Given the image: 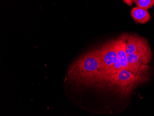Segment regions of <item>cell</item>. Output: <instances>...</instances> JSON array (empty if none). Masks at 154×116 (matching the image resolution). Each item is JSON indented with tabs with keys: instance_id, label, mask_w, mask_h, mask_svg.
I'll use <instances>...</instances> for the list:
<instances>
[{
	"instance_id": "cell-3",
	"label": "cell",
	"mask_w": 154,
	"mask_h": 116,
	"mask_svg": "<svg viewBox=\"0 0 154 116\" xmlns=\"http://www.w3.org/2000/svg\"><path fill=\"white\" fill-rule=\"evenodd\" d=\"M98 50L101 61L99 74L116 73L123 69L117 54L116 39L105 43Z\"/></svg>"
},
{
	"instance_id": "cell-4",
	"label": "cell",
	"mask_w": 154,
	"mask_h": 116,
	"mask_svg": "<svg viewBox=\"0 0 154 116\" xmlns=\"http://www.w3.org/2000/svg\"><path fill=\"white\" fill-rule=\"evenodd\" d=\"M125 36V52L127 55L134 53L149 46L148 41L137 34H130Z\"/></svg>"
},
{
	"instance_id": "cell-1",
	"label": "cell",
	"mask_w": 154,
	"mask_h": 116,
	"mask_svg": "<svg viewBox=\"0 0 154 116\" xmlns=\"http://www.w3.org/2000/svg\"><path fill=\"white\" fill-rule=\"evenodd\" d=\"M143 74L135 75L130 71L122 69L116 73L99 74L86 83L91 85L100 83L101 85L115 90L121 95L128 96L137 86L147 80V77H144Z\"/></svg>"
},
{
	"instance_id": "cell-5",
	"label": "cell",
	"mask_w": 154,
	"mask_h": 116,
	"mask_svg": "<svg viewBox=\"0 0 154 116\" xmlns=\"http://www.w3.org/2000/svg\"><path fill=\"white\" fill-rule=\"evenodd\" d=\"M125 35L116 39V50L120 64L123 69L131 72L128 62V55L125 52Z\"/></svg>"
},
{
	"instance_id": "cell-8",
	"label": "cell",
	"mask_w": 154,
	"mask_h": 116,
	"mask_svg": "<svg viewBox=\"0 0 154 116\" xmlns=\"http://www.w3.org/2000/svg\"><path fill=\"white\" fill-rule=\"evenodd\" d=\"M123 1L125 4H127L130 7L131 6L132 3H133V0H123Z\"/></svg>"
},
{
	"instance_id": "cell-9",
	"label": "cell",
	"mask_w": 154,
	"mask_h": 116,
	"mask_svg": "<svg viewBox=\"0 0 154 116\" xmlns=\"http://www.w3.org/2000/svg\"><path fill=\"white\" fill-rule=\"evenodd\" d=\"M137 1V0H133V3H136Z\"/></svg>"
},
{
	"instance_id": "cell-6",
	"label": "cell",
	"mask_w": 154,
	"mask_h": 116,
	"mask_svg": "<svg viewBox=\"0 0 154 116\" xmlns=\"http://www.w3.org/2000/svg\"><path fill=\"white\" fill-rule=\"evenodd\" d=\"M131 16L136 22L139 24H145L151 19V16L147 10L137 7L131 9Z\"/></svg>"
},
{
	"instance_id": "cell-7",
	"label": "cell",
	"mask_w": 154,
	"mask_h": 116,
	"mask_svg": "<svg viewBox=\"0 0 154 116\" xmlns=\"http://www.w3.org/2000/svg\"><path fill=\"white\" fill-rule=\"evenodd\" d=\"M136 3L137 7L147 10L154 6V0H137Z\"/></svg>"
},
{
	"instance_id": "cell-2",
	"label": "cell",
	"mask_w": 154,
	"mask_h": 116,
	"mask_svg": "<svg viewBox=\"0 0 154 116\" xmlns=\"http://www.w3.org/2000/svg\"><path fill=\"white\" fill-rule=\"evenodd\" d=\"M101 67L99 50L94 49L76 61L72 67L71 74L73 78L86 83L98 74Z\"/></svg>"
}]
</instances>
